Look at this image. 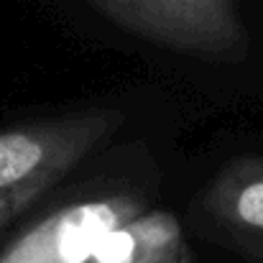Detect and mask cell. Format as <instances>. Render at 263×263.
<instances>
[{
	"mask_svg": "<svg viewBox=\"0 0 263 263\" xmlns=\"http://www.w3.org/2000/svg\"><path fill=\"white\" fill-rule=\"evenodd\" d=\"M136 194H105L67 204L0 251V263H85L105 235L141 215Z\"/></svg>",
	"mask_w": 263,
	"mask_h": 263,
	"instance_id": "obj_3",
	"label": "cell"
},
{
	"mask_svg": "<svg viewBox=\"0 0 263 263\" xmlns=\"http://www.w3.org/2000/svg\"><path fill=\"white\" fill-rule=\"evenodd\" d=\"M212 210L235 230L263 235V164L230 172L217 186Z\"/></svg>",
	"mask_w": 263,
	"mask_h": 263,
	"instance_id": "obj_5",
	"label": "cell"
},
{
	"mask_svg": "<svg viewBox=\"0 0 263 263\" xmlns=\"http://www.w3.org/2000/svg\"><path fill=\"white\" fill-rule=\"evenodd\" d=\"M118 125L120 112L87 110L0 130V235Z\"/></svg>",
	"mask_w": 263,
	"mask_h": 263,
	"instance_id": "obj_1",
	"label": "cell"
},
{
	"mask_svg": "<svg viewBox=\"0 0 263 263\" xmlns=\"http://www.w3.org/2000/svg\"><path fill=\"white\" fill-rule=\"evenodd\" d=\"M85 263H192L174 215L141 212L102 238Z\"/></svg>",
	"mask_w": 263,
	"mask_h": 263,
	"instance_id": "obj_4",
	"label": "cell"
},
{
	"mask_svg": "<svg viewBox=\"0 0 263 263\" xmlns=\"http://www.w3.org/2000/svg\"><path fill=\"white\" fill-rule=\"evenodd\" d=\"M120 28L181 54L238 62L248 31L235 0H87Z\"/></svg>",
	"mask_w": 263,
	"mask_h": 263,
	"instance_id": "obj_2",
	"label": "cell"
}]
</instances>
